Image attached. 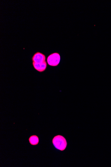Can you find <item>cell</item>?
<instances>
[{"label": "cell", "instance_id": "cell-1", "mask_svg": "<svg viewBox=\"0 0 111 167\" xmlns=\"http://www.w3.org/2000/svg\"><path fill=\"white\" fill-rule=\"evenodd\" d=\"M53 144L56 149L61 151L66 148L67 143L65 138L61 135L55 136L52 140Z\"/></svg>", "mask_w": 111, "mask_h": 167}, {"label": "cell", "instance_id": "cell-2", "mask_svg": "<svg viewBox=\"0 0 111 167\" xmlns=\"http://www.w3.org/2000/svg\"><path fill=\"white\" fill-rule=\"evenodd\" d=\"M61 58L60 54L54 53L49 55L47 58L48 65L51 66H57L60 62Z\"/></svg>", "mask_w": 111, "mask_h": 167}, {"label": "cell", "instance_id": "cell-3", "mask_svg": "<svg viewBox=\"0 0 111 167\" xmlns=\"http://www.w3.org/2000/svg\"><path fill=\"white\" fill-rule=\"evenodd\" d=\"M45 56L39 52L35 53L32 58L33 62L36 63H43L45 61Z\"/></svg>", "mask_w": 111, "mask_h": 167}, {"label": "cell", "instance_id": "cell-4", "mask_svg": "<svg viewBox=\"0 0 111 167\" xmlns=\"http://www.w3.org/2000/svg\"><path fill=\"white\" fill-rule=\"evenodd\" d=\"M33 65L34 69L40 72L44 71L47 67V63L46 61L42 63H36L33 62Z\"/></svg>", "mask_w": 111, "mask_h": 167}, {"label": "cell", "instance_id": "cell-5", "mask_svg": "<svg viewBox=\"0 0 111 167\" xmlns=\"http://www.w3.org/2000/svg\"><path fill=\"white\" fill-rule=\"evenodd\" d=\"M30 144L33 145H37L39 142V139L38 136L36 135L31 136L29 139Z\"/></svg>", "mask_w": 111, "mask_h": 167}]
</instances>
